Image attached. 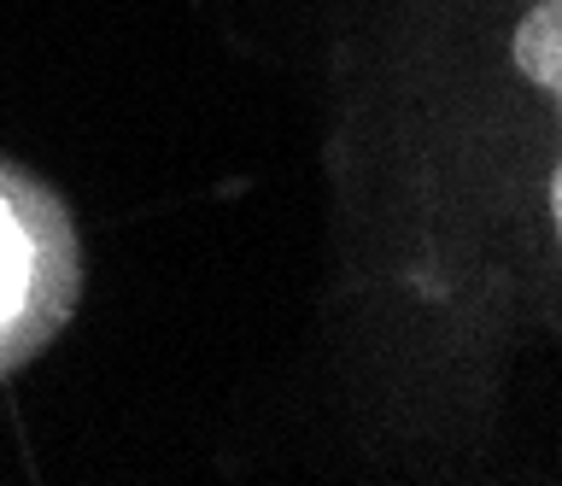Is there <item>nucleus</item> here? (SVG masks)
I'll use <instances>...</instances> for the list:
<instances>
[{
  "label": "nucleus",
  "mask_w": 562,
  "mask_h": 486,
  "mask_svg": "<svg viewBox=\"0 0 562 486\" xmlns=\"http://www.w3.org/2000/svg\"><path fill=\"white\" fill-rule=\"evenodd\" d=\"M77 299V247L59 200L0 165V370L42 352Z\"/></svg>",
  "instance_id": "obj_1"
},
{
  "label": "nucleus",
  "mask_w": 562,
  "mask_h": 486,
  "mask_svg": "<svg viewBox=\"0 0 562 486\" xmlns=\"http://www.w3.org/2000/svg\"><path fill=\"white\" fill-rule=\"evenodd\" d=\"M516 65H521V77L539 82L562 112V0H539V7L521 19ZM551 223H557V240H562V159H557V177H551Z\"/></svg>",
  "instance_id": "obj_2"
}]
</instances>
